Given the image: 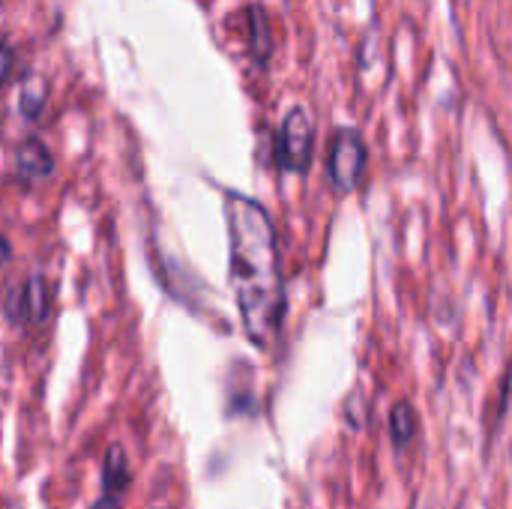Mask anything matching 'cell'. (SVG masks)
Listing matches in <instances>:
<instances>
[{"instance_id": "1", "label": "cell", "mask_w": 512, "mask_h": 509, "mask_svg": "<svg viewBox=\"0 0 512 509\" xmlns=\"http://www.w3.org/2000/svg\"><path fill=\"white\" fill-rule=\"evenodd\" d=\"M225 219L231 288L240 321L249 342L267 351L279 339L285 318V282L279 267L276 228L270 213L240 192L225 195Z\"/></svg>"}, {"instance_id": "2", "label": "cell", "mask_w": 512, "mask_h": 509, "mask_svg": "<svg viewBox=\"0 0 512 509\" xmlns=\"http://www.w3.org/2000/svg\"><path fill=\"white\" fill-rule=\"evenodd\" d=\"M315 150V126L306 108H291L282 120L279 141H276V159L291 174H306L312 165Z\"/></svg>"}, {"instance_id": "3", "label": "cell", "mask_w": 512, "mask_h": 509, "mask_svg": "<svg viewBox=\"0 0 512 509\" xmlns=\"http://www.w3.org/2000/svg\"><path fill=\"white\" fill-rule=\"evenodd\" d=\"M366 159H369V150H366V141L360 138V132L339 129L333 144H330V162H327L333 189L336 192H351L363 180Z\"/></svg>"}, {"instance_id": "4", "label": "cell", "mask_w": 512, "mask_h": 509, "mask_svg": "<svg viewBox=\"0 0 512 509\" xmlns=\"http://www.w3.org/2000/svg\"><path fill=\"white\" fill-rule=\"evenodd\" d=\"M48 306H51V294L39 273H33L18 291L6 297V315L15 324H42L48 318Z\"/></svg>"}, {"instance_id": "5", "label": "cell", "mask_w": 512, "mask_h": 509, "mask_svg": "<svg viewBox=\"0 0 512 509\" xmlns=\"http://www.w3.org/2000/svg\"><path fill=\"white\" fill-rule=\"evenodd\" d=\"M15 174L24 183H42L54 174V156L39 138H27L15 150Z\"/></svg>"}, {"instance_id": "6", "label": "cell", "mask_w": 512, "mask_h": 509, "mask_svg": "<svg viewBox=\"0 0 512 509\" xmlns=\"http://www.w3.org/2000/svg\"><path fill=\"white\" fill-rule=\"evenodd\" d=\"M129 489V465H126V453L120 444H111L105 459H102V492L105 495H120Z\"/></svg>"}, {"instance_id": "7", "label": "cell", "mask_w": 512, "mask_h": 509, "mask_svg": "<svg viewBox=\"0 0 512 509\" xmlns=\"http://www.w3.org/2000/svg\"><path fill=\"white\" fill-rule=\"evenodd\" d=\"M249 27H252V54L261 66H267L270 54H273V30H270V18L261 6L249 9Z\"/></svg>"}, {"instance_id": "8", "label": "cell", "mask_w": 512, "mask_h": 509, "mask_svg": "<svg viewBox=\"0 0 512 509\" xmlns=\"http://www.w3.org/2000/svg\"><path fill=\"white\" fill-rule=\"evenodd\" d=\"M417 429H420V420H417L414 408L408 402L393 405V411H390V435H393V444L396 447H408L417 438Z\"/></svg>"}, {"instance_id": "9", "label": "cell", "mask_w": 512, "mask_h": 509, "mask_svg": "<svg viewBox=\"0 0 512 509\" xmlns=\"http://www.w3.org/2000/svg\"><path fill=\"white\" fill-rule=\"evenodd\" d=\"M45 99H48V81L33 75L24 87H21V96H18V108L27 120H36L45 108Z\"/></svg>"}, {"instance_id": "10", "label": "cell", "mask_w": 512, "mask_h": 509, "mask_svg": "<svg viewBox=\"0 0 512 509\" xmlns=\"http://www.w3.org/2000/svg\"><path fill=\"white\" fill-rule=\"evenodd\" d=\"M12 69H15V51L9 45H0V87L9 81Z\"/></svg>"}, {"instance_id": "11", "label": "cell", "mask_w": 512, "mask_h": 509, "mask_svg": "<svg viewBox=\"0 0 512 509\" xmlns=\"http://www.w3.org/2000/svg\"><path fill=\"white\" fill-rule=\"evenodd\" d=\"M90 509H123V498H120V495H105V492H102V498H99Z\"/></svg>"}, {"instance_id": "12", "label": "cell", "mask_w": 512, "mask_h": 509, "mask_svg": "<svg viewBox=\"0 0 512 509\" xmlns=\"http://www.w3.org/2000/svg\"><path fill=\"white\" fill-rule=\"evenodd\" d=\"M504 420H512V363L510 375H507V387H504Z\"/></svg>"}, {"instance_id": "13", "label": "cell", "mask_w": 512, "mask_h": 509, "mask_svg": "<svg viewBox=\"0 0 512 509\" xmlns=\"http://www.w3.org/2000/svg\"><path fill=\"white\" fill-rule=\"evenodd\" d=\"M9 258H12V246H9V237H6L3 228H0V267H3Z\"/></svg>"}]
</instances>
